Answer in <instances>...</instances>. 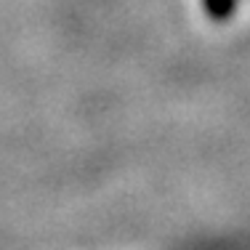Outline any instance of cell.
Instances as JSON below:
<instances>
[{
	"mask_svg": "<svg viewBox=\"0 0 250 250\" xmlns=\"http://www.w3.org/2000/svg\"><path fill=\"white\" fill-rule=\"evenodd\" d=\"M202 8H205V14L210 19L224 21L237 11V0H202Z\"/></svg>",
	"mask_w": 250,
	"mask_h": 250,
	"instance_id": "1",
	"label": "cell"
}]
</instances>
